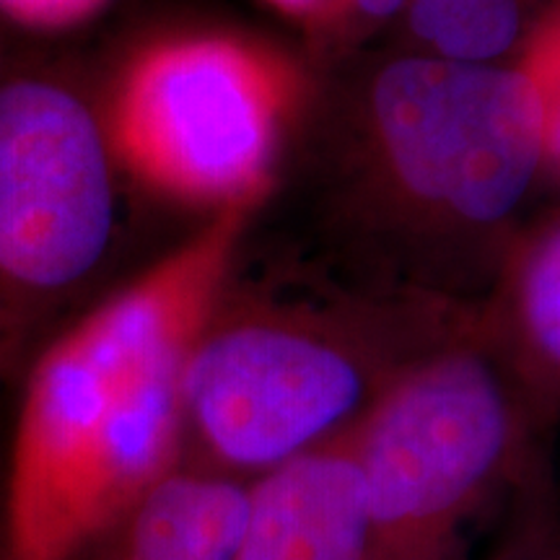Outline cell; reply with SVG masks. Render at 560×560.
<instances>
[{
    "label": "cell",
    "instance_id": "6da1fadb",
    "mask_svg": "<svg viewBox=\"0 0 560 560\" xmlns=\"http://www.w3.org/2000/svg\"><path fill=\"white\" fill-rule=\"evenodd\" d=\"M249 208L210 213L32 355L11 439L0 560H75L182 462V380L229 285Z\"/></svg>",
    "mask_w": 560,
    "mask_h": 560
},
{
    "label": "cell",
    "instance_id": "7a4b0ae2",
    "mask_svg": "<svg viewBox=\"0 0 560 560\" xmlns=\"http://www.w3.org/2000/svg\"><path fill=\"white\" fill-rule=\"evenodd\" d=\"M542 441L501 355L446 342L355 429L366 560H475L511 503L545 501Z\"/></svg>",
    "mask_w": 560,
    "mask_h": 560
},
{
    "label": "cell",
    "instance_id": "3957f363",
    "mask_svg": "<svg viewBox=\"0 0 560 560\" xmlns=\"http://www.w3.org/2000/svg\"><path fill=\"white\" fill-rule=\"evenodd\" d=\"M226 291L182 380V459L247 482L350 436L410 369L452 342Z\"/></svg>",
    "mask_w": 560,
    "mask_h": 560
},
{
    "label": "cell",
    "instance_id": "277c9868",
    "mask_svg": "<svg viewBox=\"0 0 560 560\" xmlns=\"http://www.w3.org/2000/svg\"><path fill=\"white\" fill-rule=\"evenodd\" d=\"M120 174L102 109L79 89L0 83V387L102 272Z\"/></svg>",
    "mask_w": 560,
    "mask_h": 560
},
{
    "label": "cell",
    "instance_id": "5b68a950",
    "mask_svg": "<svg viewBox=\"0 0 560 560\" xmlns=\"http://www.w3.org/2000/svg\"><path fill=\"white\" fill-rule=\"evenodd\" d=\"M289 79L268 55L219 34H161L112 81L102 120L117 166L185 206H249L268 174Z\"/></svg>",
    "mask_w": 560,
    "mask_h": 560
},
{
    "label": "cell",
    "instance_id": "8992f818",
    "mask_svg": "<svg viewBox=\"0 0 560 560\" xmlns=\"http://www.w3.org/2000/svg\"><path fill=\"white\" fill-rule=\"evenodd\" d=\"M405 185L467 226L506 219L542 145V104L520 73L465 60H405L374 91Z\"/></svg>",
    "mask_w": 560,
    "mask_h": 560
},
{
    "label": "cell",
    "instance_id": "52a82bcc",
    "mask_svg": "<svg viewBox=\"0 0 560 560\" xmlns=\"http://www.w3.org/2000/svg\"><path fill=\"white\" fill-rule=\"evenodd\" d=\"M366 488L355 431L252 482L234 560H366Z\"/></svg>",
    "mask_w": 560,
    "mask_h": 560
},
{
    "label": "cell",
    "instance_id": "ba28073f",
    "mask_svg": "<svg viewBox=\"0 0 560 560\" xmlns=\"http://www.w3.org/2000/svg\"><path fill=\"white\" fill-rule=\"evenodd\" d=\"M249 501L252 482L182 459L75 560H234Z\"/></svg>",
    "mask_w": 560,
    "mask_h": 560
},
{
    "label": "cell",
    "instance_id": "9c48e42d",
    "mask_svg": "<svg viewBox=\"0 0 560 560\" xmlns=\"http://www.w3.org/2000/svg\"><path fill=\"white\" fill-rule=\"evenodd\" d=\"M514 325V350L499 355L535 425L548 436L560 418V229L522 272Z\"/></svg>",
    "mask_w": 560,
    "mask_h": 560
},
{
    "label": "cell",
    "instance_id": "30bf717a",
    "mask_svg": "<svg viewBox=\"0 0 560 560\" xmlns=\"http://www.w3.org/2000/svg\"><path fill=\"white\" fill-rule=\"evenodd\" d=\"M516 0H412V26L450 60L478 62L506 50Z\"/></svg>",
    "mask_w": 560,
    "mask_h": 560
},
{
    "label": "cell",
    "instance_id": "8fae6325",
    "mask_svg": "<svg viewBox=\"0 0 560 560\" xmlns=\"http://www.w3.org/2000/svg\"><path fill=\"white\" fill-rule=\"evenodd\" d=\"M112 0H0V16L32 32H70L89 24Z\"/></svg>",
    "mask_w": 560,
    "mask_h": 560
},
{
    "label": "cell",
    "instance_id": "7c38bea8",
    "mask_svg": "<svg viewBox=\"0 0 560 560\" xmlns=\"http://www.w3.org/2000/svg\"><path fill=\"white\" fill-rule=\"evenodd\" d=\"M540 104H542V128H548L552 145H556V151L560 153V60L556 70V81H550L548 94L540 96Z\"/></svg>",
    "mask_w": 560,
    "mask_h": 560
},
{
    "label": "cell",
    "instance_id": "4fadbf2b",
    "mask_svg": "<svg viewBox=\"0 0 560 560\" xmlns=\"http://www.w3.org/2000/svg\"><path fill=\"white\" fill-rule=\"evenodd\" d=\"M516 560H560V532L552 535V532L545 529Z\"/></svg>",
    "mask_w": 560,
    "mask_h": 560
},
{
    "label": "cell",
    "instance_id": "5bb4252c",
    "mask_svg": "<svg viewBox=\"0 0 560 560\" xmlns=\"http://www.w3.org/2000/svg\"><path fill=\"white\" fill-rule=\"evenodd\" d=\"M265 3H270L272 9L283 13H291V16H312V13H317L327 0H265Z\"/></svg>",
    "mask_w": 560,
    "mask_h": 560
},
{
    "label": "cell",
    "instance_id": "9a60e30c",
    "mask_svg": "<svg viewBox=\"0 0 560 560\" xmlns=\"http://www.w3.org/2000/svg\"><path fill=\"white\" fill-rule=\"evenodd\" d=\"M361 11L371 13V16H387L402 3V0H353Z\"/></svg>",
    "mask_w": 560,
    "mask_h": 560
}]
</instances>
